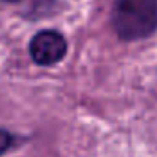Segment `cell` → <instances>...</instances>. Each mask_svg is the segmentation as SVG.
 Here are the masks:
<instances>
[{"label":"cell","instance_id":"7a4b0ae2","mask_svg":"<svg viewBox=\"0 0 157 157\" xmlns=\"http://www.w3.org/2000/svg\"><path fill=\"white\" fill-rule=\"evenodd\" d=\"M68 52V42L64 36L52 29L34 34V37L29 42V54L31 59L39 66H54L63 61Z\"/></svg>","mask_w":157,"mask_h":157},{"label":"cell","instance_id":"6da1fadb","mask_svg":"<svg viewBox=\"0 0 157 157\" xmlns=\"http://www.w3.org/2000/svg\"><path fill=\"white\" fill-rule=\"evenodd\" d=\"M112 25L125 42L152 36L157 31V0H115Z\"/></svg>","mask_w":157,"mask_h":157},{"label":"cell","instance_id":"3957f363","mask_svg":"<svg viewBox=\"0 0 157 157\" xmlns=\"http://www.w3.org/2000/svg\"><path fill=\"white\" fill-rule=\"evenodd\" d=\"M17 145V137L7 128H0V157L7 154V150Z\"/></svg>","mask_w":157,"mask_h":157},{"label":"cell","instance_id":"277c9868","mask_svg":"<svg viewBox=\"0 0 157 157\" xmlns=\"http://www.w3.org/2000/svg\"><path fill=\"white\" fill-rule=\"evenodd\" d=\"M4 2H21V0H4Z\"/></svg>","mask_w":157,"mask_h":157}]
</instances>
